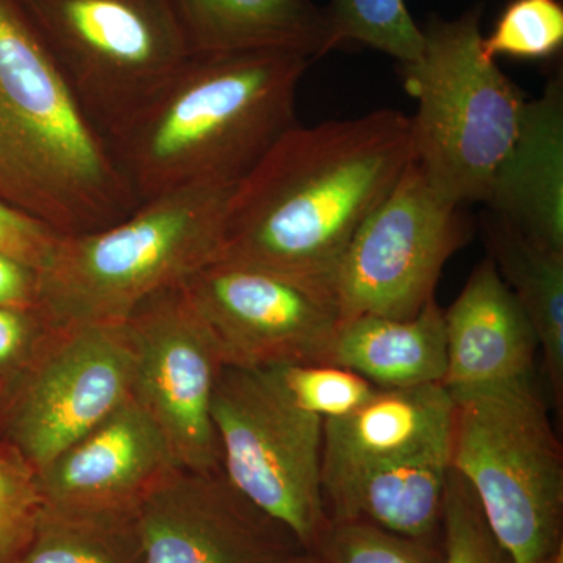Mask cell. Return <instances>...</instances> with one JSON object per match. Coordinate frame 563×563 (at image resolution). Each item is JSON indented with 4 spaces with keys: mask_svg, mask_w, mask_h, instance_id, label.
<instances>
[{
    "mask_svg": "<svg viewBox=\"0 0 563 563\" xmlns=\"http://www.w3.org/2000/svg\"><path fill=\"white\" fill-rule=\"evenodd\" d=\"M310 60L285 52L191 55L109 140L139 202L239 185L296 122Z\"/></svg>",
    "mask_w": 563,
    "mask_h": 563,
    "instance_id": "cell-2",
    "label": "cell"
},
{
    "mask_svg": "<svg viewBox=\"0 0 563 563\" xmlns=\"http://www.w3.org/2000/svg\"><path fill=\"white\" fill-rule=\"evenodd\" d=\"M450 442L374 468L325 496L331 521L362 520L420 542L440 543Z\"/></svg>",
    "mask_w": 563,
    "mask_h": 563,
    "instance_id": "cell-19",
    "label": "cell"
},
{
    "mask_svg": "<svg viewBox=\"0 0 563 563\" xmlns=\"http://www.w3.org/2000/svg\"><path fill=\"white\" fill-rule=\"evenodd\" d=\"M124 322L51 329L11 384L7 435L36 473L131 398Z\"/></svg>",
    "mask_w": 563,
    "mask_h": 563,
    "instance_id": "cell-10",
    "label": "cell"
},
{
    "mask_svg": "<svg viewBox=\"0 0 563 563\" xmlns=\"http://www.w3.org/2000/svg\"><path fill=\"white\" fill-rule=\"evenodd\" d=\"M450 393L451 468L514 563H550L563 548V450L532 379Z\"/></svg>",
    "mask_w": 563,
    "mask_h": 563,
    "instance_id": "cell-6",
    "label": "cell"
},
{
    "mask_svg": "<svg viewBox=\"0 0 563 563\" xmlns=\"http://www.w3.org/2000/svg\"><path fill=\"white\" fill-rule=\"evenodd\" d=\"M332 363L361 374L380 390L443 385L444 310L433 299L404 320L377 314L346 318L333 344Z\"/></svg>",
    "mask_w": 563,
    "mask_h": 563,
    "instance_id": "cell-20",
    "label": "cell"
},
{
    "mask_svg": "<svg viewBox=\"0 0 563 563\" xmlns=\"http://www.w3.org/2000/svg\"><path fill=\"white\" fill-rule=\"evenodd\" d=\"M257 372L285 401L322 421L346 417L380 390L361 374L333 363H292Z\"/></svg>",
    "mask_w": 563,
    "mask_h": 563,
    "instance_id": "cell-24",
    "label": "cell"
},
{
    "mask_svg": "<svg viewBox=\"0 0 563 563\" xmlns=\"http://www.w3.org/2000/svg\"><path fill=\"white\" fill-rule=\"evenodd\" d=\"M488 210L528 239L563 251V81L526 101L512 146L493 174Z\"/></svg>",
    "mask_w": 563,
    "mask_h": 563,
    "instance_id": "cell-17",
    "label": "cell"
},
{
    "mask_svg": "<svg viewBox=\"0 0 563 563\" xmlns=\"http://www.w3.org/2000/svg\"><path fill=\"white\" fill-rule=\"evenodd\" d=\"M81 109L107 140L191 57L176 0H22Z\"/></svg>",
    "mask_w": 563,
    "mask_h": 563,
    "instance_id": "cell-7",
    "label": "cell"
},
{
    "mask_svg": "<svg viewBox=\"0 0 563 563\" xmlns=\"http://www.w3.org/2000/svg\"><path fill=\"white\" fill-rule=\"evenodd\" d=\"M43 222L0 202V252L40 272L60 240Z\"/></svg>",
    "mask_w": 563,
    "mask_h": 563,
    "instance_id": "cell-30",
    "label": "cell"
},
{
    "mask_svg": "<svg viewBox=\"0 0 563 563\" xmlns=\"http://www.w3.org/2000/svg\"><path fill=\"white\" fill-rule=\"evenodd\" d=\"M38 272L0 252V306L36 309Z\"/></svg>",
    "mask_w": 563,
    "mask_h": 563,
    "instance_id": "cell-31",
    "label": "cell"
},
{
    "mask_svg": "<svg viewBox=\"0 0 563 563\" xmlns=\"http://www.w3.org/2000/svg\"><path fill=\"white\" fill-rule=\"evenodd\" d=\"M176 466L165 435L131 396L36 476L47 506L132 510Z\"/></svg>",
    "mask_w": 563,
    "mask_h": 563,
    "instance_id": "cell-14",
    "label": "cell"
},
{
    "mask_svg": "<svg viewBox=\"0 0 563 563\" xmlns=\"http://www.w3.org/2000/svg\"><path fill=\"white\" fill-rule=\"evenodd\" d=\"M550 563H563V548L555 553L554 558L551 559Z\"/></svg>",
    "mask_w": 563,
    "mask_h": 563,
    "instance_id": "cell-33",
    "label": "cell"
},
{
    "mask_svg": "<svg viewBox=\"0 0 563 563\" xmlns=\"http://www.w3.org/2000/svg\"><path fill=\"white\" fill-rule=\"evenodd\" d=\"M288 563H324L318 558L314 553H309V551H301V553L296 554L295 558L291 559Z\"/></svg>",
    "mask_w": 563,
    "mask_h": 563,
    "instance_id": "cell-32",
    "label": "cell"
},
{
    "mask_svg": "<svg viewBox=\"0 0 563 563\" xmlns=\"http://www.w3.org/2000/svg\"><path fill=\"white\" fill-rule=\"evenodd\" d=\"M412 157L402 111L292 125L233 190L214 261L331 285Z\"/></svg>",
    "mask_w": 563,
    "mask_h": 563,
    "instance_id": "cell-1",
    "label": "cell"
},
{
    "mask_svg": "<svg viewBox=\"0 0 563 563\" xmlns=\"http://www.w3.org/2000/svg\"><path fill=\"white\" fill-rule=\"evenodd\" d=\"M211 418L222 473L314 553L331 523L322 498L324 421L285 401L261 373L233 366L222 368Z\"/></svg>",
    "mask_w": 563,
    "mask_h": 563,
    "instance_id": "cell-8",
    "label": "cell"
},
{
    "mask_svg": "<svg viewBox=\"0 0 563 563\" xmlns=\"http://www.w3.org/2000/svg\"><path fill=\"white\" fill-rule=\"evenodd\" d=\"M38 476L9 443L0 446V563H20L43 509Z\"/></svg>",
    "mask_w": 563,
    "mask_h": 563,
    "instance_id": "cell-28",
    "label": "cell"
},
{
    "mask_svg": "<svg viewBox=\"0 0 563 563\" xmlns=\"http://www.w3.org/2000/svg\"><path fill=\"white\" fill-rule=\"evenodd\" d=\"M450 391L531 380L540 351L537 333L517 296L492 258L470 274L461 295L444 312Z\"/></svg>",
    "mask_w": 563,
    "mask_h": 563,
    "instance_id": "cell-15",
    "label": "cell"
},
{
    "mask_svg": "<svg viewBox=\"0 0 563 563\" xmlns=\"http://www.w3.org/2000/svg\"><path fill=\"white\" fill-rule=\"evenodd\" d=\"M191 55L285 52L317 60L339 49L313 0H176Z\"/></svg>",
    "mask_w": 563,
    "mask_h": 563,
    "instance_id": "cell-18",
    "label": "cell"
},
{
    "mask_svg": "<svg viewBox=\"0 0 563 563\" xmlns=\"http://www.w3.org/2000/svg\"><path fill=\"white\" fill-rule=\"evenodd\" d=\"M236 185L190 187L141 202L124 220L63 235L38 272L51 329L122 324L141 302L209 265Z\"/></svg>",
    "mask_w": 563,
    "mask_h": 563,
    "instance_id": "cell-4",
    "label": "cell"
},
{
    "mask_svg": "<svg viewBox=\"0 0 563 563\" xmlns=\"http://www.w3.org/2000/svg\"><path fill=\"white\" fill-rule=\"evenodd\" d=\"M233 368L332 363L343 313L331 285L213 261L184 282Z\"/></svg>",
    "mask_w": 563,
    "mask_h": 563,
    "instance_id": "cell-11",
    "label": "cell"
},
{
    "mask_svg": "<svg viewBox=\"0 0 563 563\" xmlns=\"http://www.w3.org/2000/svg\"><path fill=\"white\" fill-rule=\"evenodd\" d=\"M440 544L443 563H514L493 536L473 488L453 468L444 490Z\"/></svg>",
    "mask_w": 563,
    "mask_h": 563,
    "instance_id": "cell-27",
    "label": "cell"
},
{
    "mask_svg": "<svg viewBox=\"0 0 563 563\" xmlns=\"http://www.w3.org/2000/svg\"><path fill=\"white\" fill-rule=\"evenodd\" d=\"M20 563H144L135 509H65L43 504Z\"/></svg>",
    "mask_w": 563,
    "mask_h": 563,
    "instance_id": "cell-22",
    "label": "cell"
},
{
    "mask_svg": "<svg viewBox=\"0 0 563 563\" xmlns=\"http://www.w3.org/2000/svg\"><path fill=\"white\" fill-rule=\"evenodd\" d=\"M563 46L561 0H510L490 35L483 38L488 60L498 57L547 60Z\"/></svg>",
    "mask_w": 563,
    "mask_h": 563,
    "instance_id": "cell-25",
    "label": "cell"
},
{
    "mask_svg": "<svg viewBox=\"0 0 563 563\" xmlns=\"http://www.w3.org/2000/svg\"><path fill=\"white\" fill-rule=\"evenodd\" d=\"M314 554L324 563H443L442 544L396 536L362 520L331 521Z\"/></svg>",
    "mask_w": 563,
    "mask_h": 563,
    "instance_id": "cell-26",
    "label": "cell"
},
{
    "mask_svg": "<svg viewBox=\"0 0 563 563\" xmlns=\"http://www.w3.org/2000/svg\"><path fill=\"white\" fill-rule=\"evenodd\" d=\"M462 206L444 201L415 158L352 236L331 277L343 318H412L433 301L448 261L472 240Z\"/></svg>",
    "mask_w": 563,
    "mask_h": 563,
    "instance_id": "cell-9",
    "label": "cell"
},
{
    "mask_svg": "<svg viewBox=\"0 0 563 563\" xmlns=\"http://www.w3.org/2000/svg\"><path fill=\"white\" fill-rule=\"evenodd\" d=\"M124 328L133 358L131 396L165 435L177 466L220 472L211 402L225 365L184 284L141 302Z\"/></svg>",
    "mask_w": 563,
    "mask_h": 563,
    "instance_id": "cell-12",
    "label": "cell"
},
{
    "mask_svg": "<svg viewBox=\"0 0 563 563\" xmlns=\"http://www.w3.org/2000/svg\"><path fill=\"white\" fill-rule=\"evenodd\" d=\"M144 563H288L303 548L220 472L176 466L135 507Z\"/></svg>",
    "mask_w": 563,
    "mask_h": 563,
    "instance_id": "cell-13",
    "label": "cell"
},
{
    "mask_svg": "<svg viewBox=\"0 0 563 563\" xmlns=\"http://www.w3.org/2000/svg\"><path fill=\"white\" fill-rule=\"evenodd\" d=\"M47 332L49 325L38 309L0 306V377L13 384Z\"/></svg>",
    "mask_w": 563,
    "mask_h": 563,
    "instance_id": "cell-29",
    "label": "cell"
},
{
    "mask_svg": "<svg viewBox=\"0 0 563 563\" xmlns=\"http://www.w3.org/2000/svg\"><path fill=\"white\" fill-rule=\"evenodd\" d=\"M484 5L421 27L420 58L401 65L404 88L417 101L412 151L444 201L485 202L493 174L512 146L525 98L483 52Z\"/></svg>",
    "mask_w": 563,
    "mask_h": 563,
    "instance_id": "cell-5",
    "label": "cell"
},
{
    "mask_svg": "<svg viewBox=\"0 0 563 563\" xmlns=\"http://www.w3.org/2000/svg\"><path fill=\"white\" fill-rule=\"evenodd\" d=\"M488 257L531 320L559 413L563 409V251L528 239L488 211L481 220Z\"/></svg>",
    "mask_w": 563,
    "mask_h": 563,
    "instance_id": "cell-21",
    "label": "cell"
},
{
    "mask_svg": "<svg viewBox=\"0 0 563 563\" xmlns=\"http://www.w3.org/2000/svg\"><path fill=\"white\" fill-rule=\"evenodd\" d=\"M453 398L442 384L379 390L361 409L324 421L322 498L374 468L450 442Z\"/></svg>",
    "mask_w": 563,
    "mask_h": 563,
    "instance_id": "cell-16",
    "label": "cell"
},
{
    "mask_svg": "<svg viewBox=\"0 0 563 563\" xmlns=\"http://www.w3.org/2000/svg\"><path fill=\"white\" fill-rule=\"evenodd\" d=\"M0 202L60 235L140 206L22 0H0Z\"/></svg>",
    "mask_w": 563,
    "mask_h": 563,
    "instance_id": "cell-3",
    "label": "cell"
},
{
    "mask_svg": "<svg viewBox=\"0 0 563 563\" xmlns=\"http://www.w3.org/2000/svg\"><path fill=\"white\" fill-rule=\"evenodd\" d=\"M339 47H369L399 65L420 58L424 36L404 0H331L324 7Z\"/></svg>",
    "mask_w": 563,
    "mask_h": 563,
    "instance_id": "cell-23",
    "label": "cell"
}]
</instances>
